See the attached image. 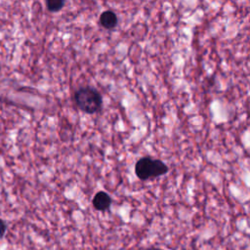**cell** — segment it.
<instances>
[{
  "mask_svg": "<svg viewBox=\"0 0 250 250\" xmlns=\"http://www.w3.org/2000/svg\"><path fill=\"white\" fill-rule=\"evenodd\" d=\"M168 166L160 159L145 156L140 158L135 165V173L140 180L146 181L160 177L168 172Z\"/></svg>",
  "mask_w": 250,
  "mask_h": 250,
  "instance_id": "cell-2",
  "label": "cell"
},
{
  "mask_svg": "<svg viewBox=\"0 0 250 250\" xmlns=\"http://www.w3.org/2000/svg\"><path fill=\"white\" fill-rule=\"evenodd\" d=\"M76 105L83 112L92 114L99 111L103 104L101 94L93 87L84 86L76 90L74 94Z\"/></svg>",
  "mask_w": 250,
  "mask_h": 250,
  "instance_id": "cell-1",
  "label": "cell"
},
{
  "mask_svg": "<svg viewBox=\"0 0 250 250\" xmlns=\"http://www.w3.org/2000/svg\"><path fill=\"white\" fill-rule=\"evenodd\" d=\"M100 24L105 29H112L117 24V16L114 12L106 10L100 15Z\"/></svg>",
  "mask_w": 250,
  "mask_h": 250,
  "instance_id": "cell-4",
  "label": "cell"
},
{
  "mask_svg": "<svg viewBox=\"0 0 250 250\" xmlns=\"http://www.w3.org/2000/svg\"><path fill=\"white\" fill-rule=\"evenodd\" d=\"M5 231H6V225L2 220H0V238L4 235Z\"/></svg>",
  "mask_w": 250,
  "mask_h": 250,
  "instance_id": "cell-6",
  "label": "cell"
},
{
  "mask_svg": "<svg viewBox=\"0 0 250 250\" xmlns=\"http://www.w3.org/2000/svg\"><path fill=\"white\" fill-rule=\"evenodd\" d=\"M92 203L96 210L105 211L110 207L111 197L105 191H99L94 195Z\"/></svg>",
  "mask_w": 250,
  "mask_h": 250,
  "instance_id": "cell-3",
  "label": "cell"
},
{
  "mask_svg": "<svg viewBox=\"0 0 250 250\" xmlns=\"http://www.w3.org/2000/svg\"><path fill=\"white\" fill-rule=\"evenodd\" d=\"M46 6L50 12H59L64 6V0H46Z\"/></svg>",
  "mask_w": 250,
  "mask_h": 250,
  "instance_id": "cell-5",
  "label": "cell"
}]
</instances>
